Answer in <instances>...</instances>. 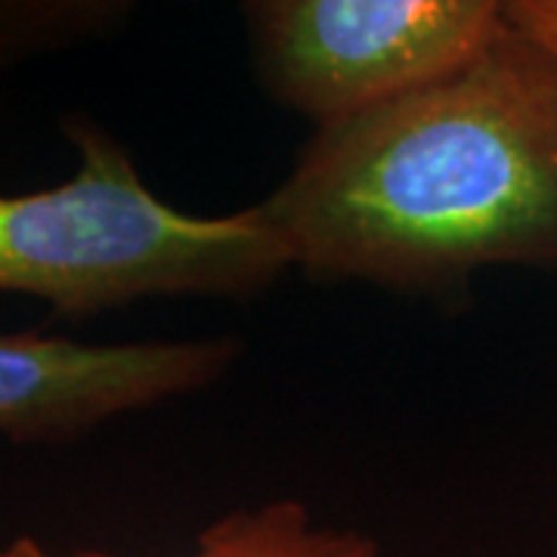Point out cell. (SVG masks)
Wrapping results in <instances>:
<instances>
[{
  "instance_id": "2",
  "label": "cell",
  "mask_w": 557,
  "mask_h": 557,
  "mask_svg": "<svg viewBox=\"0 0 557 557\" xmlns=\"http://www.w3.org/2000/svg\"><path fill=\"white\" fill-rule=\"evenodd\" d=\"M72 177L0 196V292L90 317L143 298H245L273 285L292 258L255 208L199 218L161 201L137 164L90 121L69 127Z\"/></svg>"
},
{
  "instance_id": "8",
  "label": "cell",
  "mask_w": 557,
  "mask_h": 557,
  "mask_svg": "<svg viewBox=\"0 0 557 557\" xmlns=\"http://www.w3.org/2000/svg\"><path fill=\"white\" fill-rule=\"evenodd\" d=\"M0 557H57L50 555V552H44L35 539H16V542H10L3 552H0ZM75 557V555H72Z\"/></svg>"
},
{
  "instance_id": "5",
  "label": "cell",
  "mask_w": 557,
  "mask_h": 557,
  "mask_svg": "<svg viewBox=\"0 0 557 557\" xmlns=\"http://www.w3.org/2000/svg\"><path fill=\"white\" fill-rule=\"evenodd\" d=\"M75 557L115 555L81 552ZM189 557H379V545L354 530L313 527L300 502H270L208 527Z\"/></svg>"
},
{
  "instance_id": "4",
  "label": "cell",
  "mask_w": 557,
  "mask_h": 557,
  "mask_svg": "<svg viewBox=\"0 0 557 557\" xmlns=\"http://www.w3.org/2000/svg\"><path fill=\"white\" fill-rule=\"evenodd\" d=\"M233 341L81 344L0 332V434L53 443L109 418L201 391L233 366Z\"/></svg>"
},
{
  "instance_id": "6",
  "label": "cell",
  "mask_w": 557,
  "mask_h": 557,
  "mask_svg": "<svg viewBox=\"0 0 557 557\" xmlns=\"http://www.w3.org/2000/svg\"><path fill=\"white\" fill-rule=\"evenodd\" d=\"M106 10L100 3H0V65L57 38H75L84 25L100 22Z\"/></svg>"
},
{
  "instance_id": "1",
  "label": "cell",
  "mask_w": 557,
  "mask_h": 557,
  "mask_svg": "<svg viewBox=\"0 0 557 557\" xmlns=\"http://www.w3.org/2000/svg\"><path fill=\"white\" fill-rule=\"evenodd\" d=\"M255 211L313 278L449 292L483 267L552 270L557 65L508 25L456 72L317 127Z\"/></svg>"
},
{
  "instance_id": "7",
  "label": "cell",
  "mask_w": 557,
  "mask_h": 557,
  "mask_svg": "<svg viewBox=\"0 0 557 557\" xmlns=\"http://www.w3.org/2000/svg\"><path fill=\"white\" fill-rule=\"evenodd\" d=\"M505 20L557 65V0H511L505 3Z\"/></svg>"
},
{
  "instance_id": "3",
  "label": "cell",
  "mask_w": 557,
  "mask_h": 557,
  "mask_svg": "<svg viewBox=\"0 0 557 557\" xmlns=\"http://www.w3.org/2000/svg\"><path fill=\"white\" fill-rule=\"evenodd\" d=\"M242 10L263 87L317 127L440 81L508 28L496 0H258Z\"/></svg>"
}]
</instances>
